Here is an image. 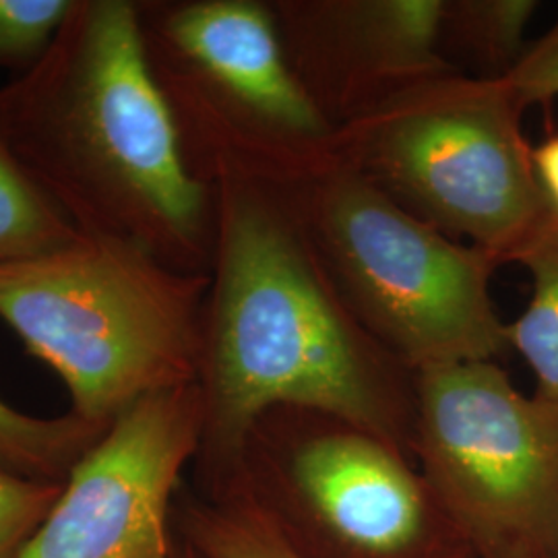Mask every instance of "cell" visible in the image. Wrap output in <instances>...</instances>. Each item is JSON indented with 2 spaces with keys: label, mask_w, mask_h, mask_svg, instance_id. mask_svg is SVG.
I'll use <instances>...</instances> for the list:
<instances>
[{
  "label": "cell",
  "mask_w": 558,
  "mask_h": 558,
  "mask_svg": "<svg viewBox=\"0 0 558 558\" xmlns=\"http://www.w3.org/2000/svg\"><path fill=\"white\" fill-rule=\"evenodd\" d=\"M199 383L201 490L228 478L255 422L296 408L345 420L410 453L414 373L339 296L300 186L220 177Z\"/></svg>",
  "instance_id": "cell-1"
},
{
  "label": "cell",
  "mask_w": 558,
  "mask_h": 558,
  "mask_svg": "<svg viewBox=\"0 0 558 558\" xmlns=\"http://www.w3.org/2000/svg\"><path fill=\"white\" fill-rule=\"evenodd\" d=\"M11 151L81 234L209 274L216 197L189 166L147 59L141 4L75 0L48 50L0 87Z\"/></svg>",
  "instance_id": "cell-2"
},
{
  "label": "cell",
  "mask_w": 558,
  "mask_h": 558,
  "mask_svg": "<svg viewBox=\"0 0 558 558\" xmlns=\"http://www.w3.org/2000/svg\"><path fill=\"white\" fill-rule=\"evenodd\" d=\"M209 286L135 244L80 234L0 265V319L66 385L73 414L112 424L140 399L197 383Z\"/></svg>",
  "instance_id": "cell-3"
},
{
  "label": "cell",
  "mask_w": 558,
  "mask_h": 558,
  "mask_svg": "<svg viewBox=\"0 0 558 558\" xmlns=\"http://www.w3.org/2000/svg\"><path fill=\"white\" fill-rule=\"evenodd\" d=\"M140 4L154 77L203 182L304 186L338 163V124L294 73L274 9L255 0Z\"/></svg>",
  "instance_id": "cell-4"
},
{
  "label": "cell",
  "mask_w": 558,
  "mask_h": 558,
  "mask_svg": "<svg viewBox=\"0 0 558 558\" xmlns=\"http://www.w3.org/2000/svg\"><path fill=\"white\" fill-rule=\"evenodd\" d=\"M521 114L502 77L451 71L338 124L336 158L418 220L502 265L550 209Z\"/></svg>",
  "instance_id": "cell-5"
},
{
  "label": "cell",
  "mask_w": 558,
  "mask_h": 558,
  "mask_svg": "<svg viewBox=\"0 0 558 558\" xmlns=\"http://www.w3.org/2000/svg\"><path fill=\"white\" fill-rule=\"evenodd\" d=\"M300 201L339 296L412 373L511 350L490 294L495 257L418 220L339 161L300 186Z\"/></svg>",
  "instance_id": "cell-6"
},
{
  "label": "cell",
  "mask_w": 558,
  "mask_h": 558,
  "mask_svg": "<svg viewBox=\"0 0 558 558\" xmlns=\"http://www.w3.org/2000/svg\"><path fill=\"white\" fill-rule=\"evenodd\" d=\"M410 458L345 420L278 408L209 490L240 486L300 558H474Z\"/></svg>",
  "instance_id": "cell-7"
},
{
  "label": "cell",
  "mask_w": 558,
  "mask_h": 558,
  "mask_svg": "<svg viewBox=\"0 0 558 558\" xmlns=\"http://www.w3.org/2000/svg\"><path fill=\"white\" fill-rule=\"evenodd\" d=\"M410 456L474 558L557 557L558 405L497 362L414 373Z\"/></svg>",
  "instance_id": "cell-8"
},
{
  "label": "cell",
  "mask_w": 558,
  "mask_h": 558,
  "mask_svg": "<svg viewBox=\"0 0 558 558\" xmlns=\"http://www.w3.org/2000/svg\"><path fill=\"white\" fill-rule=\"evenodd\" d=\"M203 422L199 383L140 399L73 468L20 558H179L174 495Z\"/></svg>",
  "instance_id": "cell-9"
},
{
  "label": "cell",
  "mask_w": 558,
  "mask_h": 558,
  "mask_svg": "<svg viewBox=\"0 0 558 558\" xmlns=\"http://www.w3.org/2000/svg\"><path fill=\"white\" fill-rule=\"evenodd\" d=\"M445 0L279 4L286 54L320 110L352 119L416 81L456 71L440 54Z\"/></svg>",
  "instance_id": "cell-10"
},
{
  "label": "cell",
  "mask_w": 558,
  "mask_h": 558,
  "mask_svg": "<svg viewBox=\"0 0 558 558\" xmlns=\"http://www.w3.org/2000/svg\"><path fill=\"white\" fill-rule=\"evenodd\" d=\"M513 263L532 278V300L519 319L507 323L509 348L536 377V398L558 405V216L548 209Z\"/></svg>",
  "instance_id": "cell-11"
},
{
  "label": "cell",
  "mask_w": 558,
  "mask_h": 558,
  "mask_svg": "<svg viewBox=\"0 0 558 558\" xmlns=\"http://www.w3.org/2000/svg\"><path fill=\"white\" fill-rule=\"evenodd\" d=\"M182 542L201 558H300L240 486L199 493L177 509Z\"/></svg>",
  "instance_id": "cell-12"
},
{
  "label": "cell",
  "mask_w": 558,
  "mask_h": 558,
  "mask_svg": "<svg viewBox=\"0 0 558 558\" xmlns=\"http://www.w3.org/2000/svg\"><path fill=\"white\" fill-rule=\"evenodd\" d=\"M110 426L73 412L59 418H38L0 399V470L23 478L66 482Z\"/></svg>",
  "instance_id": "cell-13"
},
{
  "label": "cell",
  "mask_w": 558,
  "mask_h": 558,
  "mask_svg": "<svg viewBox=\"0 0 558 558\" xmlns=\"http://www.w3.org/2000/svg\"><path fill=\"white\" fill-rule=\"evenodd\" d=\"M80 234L27 174L0 131V265L48 255Z\"/></svg>",
  "instance_id": "cell-14"
},
{
  "label": "cell",
  "mask_w": 558,
  "mask_h": 558,
  "mask_svg": "<svg viewBox=\"0 0 558 558\" xmlns=\"http://www.w3.org/2000/svg\"><path fill=\"white\" fill-rule=\"evenodd\" d=\"M538 2L532 0H456L447 2L442 40H449L484 71L505 77L523 57V34Z\"/></svg>",
  "instance_id": "cell-15"
},
{
  "label": "cell",
  "mask_w": 558,
  "mask_h": 558,
  "mask_svg": "<svg viewBox=\"0 0 558 558\" xmlns=\"http://www.w3.org/2000/svg\"><path fill=\"white\" fill-rule=\"evenodd\" d=\"M73 7L75 0H0V69H29Z\"/></svg>",
  "instance_id": "cell-16"
},
{
  "label": "cell",
  "mask_w": 558,
  "mask_h": 558,
  "mask_svg": "<svg viewBox=\"0 0 558 558\" xmlns=\"http://www.w3.org/2000/svg\"><path fill=\"white\" fill-rule=\"evenodd\" d=\"M64 482L23 478L0 470V558H20L62 495Z\"/></svg>",
  "instance_id": "cell-17"
},
{
  "label": "cell",
  "mask_w": 558,
  "mask_h": 558,
  "mask_svg": "<svg viewBox=\"0 0 558 558\" xmlns=\"http://www.w3.org/2000/svg\"><path fill=\"white\" fill-rule=\"evenodd\" d=\"M502 80L523 110L532 104H548L558 98V21L538 41L525 48L518 64Z\"/></svg>",
  "instance_id": "cell-18"
},
{
  "label": "cell",
  "mask_w": 558,
  "mask_h": 558,
  "mask_svg": "<svg viewBox=\"0 0 558 558\" xmlns=\"http://www.w3.org/2000/svg\"><path fill=\"white\" fill-rule=\"evenodd\" d=\"M534 172L546 205L558 216V135H550L532 147Z\"/></svg>",
  "instance_id": "cell-19"
},
{
  "label": "cell",
  "mask_w": 558,
  "mask_h": 558,
  "mask_svg": "<svg viewBox=\"0 0 558 558\" xmlns=\"http://www.w3.org/2000/svg\"><path fill=\"white\" fill-rule=\"evenodd\" d=\"M179 558H201L191 546H186L184 542H182V546L179 548Z\"/></svg>",
  "instance_id": "cell-20"
},
{
  "label": "cell",
  "mask_w": 558,
  "mask_h": 558,
  "mask_svg": "<svg viewBox=\"0 0 558 558\" xmlns=\"http://www.w3.org/2000/svg\"><path fill=\"white\" fill-rule=\"evenodd\" d=\"M555 558H558V550H557V557H555Z\"/></svg>",
  "instance_id": "cell-21"
}]
</instances>
